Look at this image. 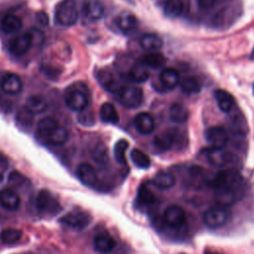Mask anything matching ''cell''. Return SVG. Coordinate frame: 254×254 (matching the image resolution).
Listing matches in <instances>:
<instances>
[{
	"instance_id": "1",
	"label": "cell",
	"mask_w": 254,
	"mask_h": 254,
	"mask_svg": "<svg viewBox=\"0 0 254 254\" xmlns=\"http://www.w3.org/2000/svg\"><path fill=\"white\" fill-rule=\"evenodd\" d=\"M213 196L218 205L229 207L242 199L246 193V183L240 173L234 169L218 172L211 181Z\"/></svg>"
},
{
	"instance_id": "2",
	"label": "cell",
	"mask_w": 254,
	"mask_h": 254,
	"mask_svg": "<svg viewBox=\"0 0 254 254\" xmlns=\"http://www.w3.org/2000/svg\"><path fill=\"white\" fill-rule=\"evenodd\" d=\"M64 99L69 109L83 111L89 103L88 88L83 82H74L65 89Z\"/></svg>"
},
{
	"instance_id": "3",
	"label": "cell",
	"mask_w": 254,
	"mask_h": 254,
	"mask_svg": "<svg viewBox=\"0 0 254 254\" xmlns=\"http://www.w3.org/2000/svg\"><path fill=\"white\" fill-rule=\"evenodd\" d=\"M76 0H62L55 9V22L64 27L74 25L78 19Z\"/></svg>"
},
{
	"instance_id": "4",
	"label": "cell",
	"mask_w": 254,
	"mask_h": 254,
	"mask_svg": "<svg viewBox=\"0 0 254 254\" xmlns=\"http://www.w3.org/2000/svg\"><path fill=\"white\" fill-rule=\"evenodd\" d=\"M204 160L215 168H226L233 165L236 161L234 154L225 151L223 148H208L201 152Z\"/></svg>"
},
{
	"instance_id": "5",
	"label": "cell",
	"mask_w": 254,
	"mask_h": 254,
	"mask_svg": "<svg viewBox=\"0 0 254 254\" xmlns=\"http://www.w3.org/2000/svg\"><path fill=\"white\" fill-rule=\"evenodd\" d=\"M231 213L228 207L215 205L206 209L202 215V221L208 228H219L224 226L230 219Z\"/></svg>"
},
{
	"instance_id": "6",
	"label": "cell",
	"mask_w": 254,
	"mask_h": 254,
	"mask_svg": "<svg viewBox=\"0 0 254 254\" xmlns=\"http://www.w3.org/2000/svg\"><path fill=\"white\" fill-rule=\"evenodd\" d=\"M36 206L41 214L53 216L62 210V205L58 198L49 190H42L36 198Z\"/></svg>"
},
{
	"instance_id": "7",
	"label": "cell",
	"mask_w": 254,
	"mask_h": 254,
	"mask_svg": "<svg viewBox=\"0 0 254 254\" xmlns=\"http://www.w3.org/2000/svg\"><path fill=\"white\" fill-rule=\"evenodd\" d=\"M97 80L100 85L112 93H120L126 86L119 73L110 68H102L97 72Z\"/></svg>"
},
{
	"instance_id": "8",
	"label": "cell",
	"mask_w": 254,
	"mask_h": 254,
	"mask_svg": "<svg viewBox=\"0 0 254 254\" xmlns=\"http://www.w3.org/2000/svg\"><path fill=\"white\" fill-rule=\"evenodd\" d=\"M60 221L71 228L81 230L89 225L91 222V216L86 211L79 209V208H73L70 211L66 212Z\"/></svg>"
},
{
	"instance_id": "9",
	"label": "cell",
	"mask_w": 254,
	"mask_h": 254,
	"mask_svg": "<svg viewBox=\"0 0 254 254\" xmlns=\"http://www.w3.org/2000/svg\"><path fill=\"white\" fill-rule=\"evenodd\" d=\"M163 221L170 228L180 229L187 222L186 211L180 205H170L164 211Z\"/></svg>"
},
{
	"instance_id": "10",
	"label": "cell",
	"mask_w": 254,
	"mask_h": 254,
	"mask_svg": "<svg viewBox=\"0 0 254 254\" xmlns=\"http://www.w3.org/2000/svg\"><path fill=\"white\" fill-rule=\"evenodd\" d=\"M120 102L127 108H137L143 102V90L134 85H126L119 93Z\"/></svg>"
},
{
	"instance_id": "11",
	"label": "cell",
	"mask_w": 254,
	"mask_h": 254,
	"mask_svg": "<svg viewBox=\"0 0 254 254\" xmlns=\"http://www.w3.org/2000/svg\"><path fill=\"white\" fill-rule=\"evenodd\" d=\"M204 138L211 148H224L229 136L225 128L221 126L209 127L204 132Z\"/></svg>"
},
{
	"instance_id": "12",
	"label": "cell",
	"mask_w": 254,
	"mask_h": 254,
	"mask_svg": "<svg viewBox=\"0 0 254 254\" xmlns=\"http://www.w3.org/2000/svg\"><path fill=\"white\" fill-rule=\"evenodd\" d=\"M33 46V39L30 32L21 34L9 43V52L14 56H23Z\"/></svg>"
},
{
	"instance_id": "13",
	"label": "cell",
	"mask_w": 254,
	"mask_h": 254,
	"mask_svg": "<svg viewBox=\"0 0 254 254\" xmlns=\"http://www.w3.org/2000/svg\"><path fill=\"white\" fill-rule=\"evenodd\" d=\"M81 13L86 21L95 22L102 18L104 7L99 0H85L81 8Z\"/></svg>"
},
{
	"instance_id": "14",
	"label": "cell",
	"mask_w": 254,
	"mask_h": 254,
	"mask_svg": "<svg viewBox=\"0 0 254 254\" xmlns=\"http://www.w3.org/2000/svg\"><path fill=\"white\" fill-rule=\"evenodd\" d=\"M1 89L9 95L18 94L23 87V82L20 76L16 73H7L5 74L0 82Z\"/></svg>"
},
{
	"instance_id": "15",
	"label": "cell",
	"mask_w": 254,
	"mask_h": 254,
	"mask_svg": "<svg viewBox=\"0 0 254 254\" xmlns=\"http://www.w3.org/2000/svg\"><path fill=\"white\" fill-rule=\"evenodd\" d=\"M76 175L80 182L87 187H94L98 182L95 169L88 163H81L76 169Z\"/></svg>"
},
{
	"instance_id": "16",
	"label": "cell",
	"mask_w": 254,
	"mask_h": 254,
	"mask_svg": "<svg viewBox=\"0 0 254 254\" xmlns=\"http://www.w3.org/2000/svg\"><path fill=\"white\" fill-rule=\"evenodd\" d=\"M68 131L65 128L58 125L53 130H51L45 137H43L41 141L49 145L59 146L64 145L68 140Z\"/></svg>"
},
{
	"instance_id": "17",
	"label": "cell",
	"mask_w": 254,
	"mask_h": 254,
	"mask_svg": "<svg viewBox=\"0 0 254 254\" xmlns=\"http://www.w3.org/2000/svg\"><path fill=\"white\" fill-rule=\"evenodd\" d=\"M134 126L139 133L147 135L152 133L155 129V121L151 114L147 112H140L134 118Z\"/></svg>"
},
{
	"instance_id": "18",
	"label": "cell",
	"mask_w": 254,
	"mask_h": 254,
	"mask_svg": "<svg viewBox=\"0 0 254 254\" xmlns=\"http://www.w3.org/2000/svg\"><path fill=\"white\" fill-rule=\"evenodd\" d=\"M138 25L136 16L130 12H122L116 18V26L124 34L132 33Z\"/></svg>"
},
{
	"instance_id": "19",
	"label": "cell",
	"mask_w": 254,
	"mask_h": 254,
	"mask_svg": "<svg viewBox=\"0 0 254 254\" xmlns=\"http://www.w3.org/2000/svg\"><path fill=\"white\" fill-rule=\"evenodd\" d=\"M0 204L7 210H16L21 204V199L15 190L3 189L0 191Z\"/></svg>"
},
{
	"instance_id": "20",
	"label": "cell",
	"mask_w": 254,
	"mask_h": 254,
	"mask_svg": "<svg viewBox=\"0 0 254 254\" xmlns=\"http://www.w3.org/2000/svg\"><path fill=\"white\" fill-rule=\"evenodd\" d=\"M93 246L96 251L101 253H107L115 247V240L110 234L102 232L94 237Z\"/></svg>"
},
{
	"instance_id": "21",
	"label": "cell",
	"mask_w": 254,
	"mask_h": 254,
	"mask_svg": "<svg viewBox=\"0 0 254 254\" xmlns=\"http://www.w3.org/2000/svg\"><path fill=\"white\" fill-rule=\"evenodd\" d=\"M153 184L159 190H169L175 186L176 178L170 171H159L153 179Z\"/></svg>"
},
{
	"instance_id": "22",
	"label": "cell",
	"mask_w": 254,
	"mask_h": 254,
	"mask_svg": "<svg viewBox=\"0 0 254 254\" xmlns=\"http://www.w3.org/2000/svg\"><path fill=\"white\" fill-rule=\"evenodd\" d=\"M140 46L146 52H149V53L158 52L163 47V41L158 35L153 33H148L141 37Z\"/></svg>"
},
{
	"instance_id": "23",
	"label": "cell",
	"mask_w": 254,
	"mask_h": 254,
	"mask_svg": "<svg viewBox=\"0 0 254 254\" xmlns=\"http://www.w3.org/2000/svg\"><path fill=\"white\" fill-rule=\"evenodd\" d=\"M214 98L222 112H229L234 105V98L228 91L224 89H215L214 90Z\"/></svg>"
},
{
	"instance_id": "24",
	"label": "cell",
	"mask_w": 254,
	"mask_h": 254,
	"mask_svg": "<svg viewBox=\"0 0 254 254\" xmlns=\"http://www.w3.org/2000/svg\"><path fill=\"white\" fill-rule=\"evenodd\" d=\"M25 107L32 114H39L44 112L47 109L48 103L44 96L40 94H32L26 99Z\"/></svg>"
},
{
	"instance_id": "25",
	"label": "cell",
	"mask_w": 254,
	"mask_h": 254,
	"mask_svg": "<svg viewBox=\"0 0 254 254\" xmlns=\"http://www.w3.org/2000/svg\"><path fill=\"white\" fill-rule=\"evenodd\" d=\"M160 81L167 89L175 88L180 82V73L172 67L164 68L160 74Z\"/></svg>"
},
{
	"instance_id": "26",
	"label": "cell",
	"mask_w": 254,
	"mask_h": 254,
	"mask_svg": "<svg viewBox=\"0 0 254 254\" xmlns=\"http://www.w3.org/2000/svg\"><path fill=\"white\" fill-rule=\"evenodd\" d=\"M129 77L135 82H144L149 78L148 67L141 62H135L128 70Z\"/></svg>"
},
{
	"instance_id": "27",
	"label": "cell",
	"mask_w": 254,
	"mask_h": 254,
	"mask_svg": "<svg viewBox=\"0 0 254 254\" xmlns=\"http://www.w3.org/2000/svg\"><path fill=\"white\" fill-rule=\"evenodd\" d=\"M22 20L13 14H8L4 16L1 20V30L6 34H13L18 32L22 28Z\"/></svg>"
},
{
	"instance_id": "28",
	"label": "cell",
	"mask_w": 254,
	"mask_h": 254,
	"mask_svg": "<svg viewBox=\"0 0 254 254\" xmlns=\"http://www.w3.org/2000/svg\"><path fill=\"white\" fill-rule=\"evenodd\" d=\"M100 119L105 123L116 124L119 121V115L115 106L110 102H105L100 106L99 110Z\"/></svg>"
},
{
	"instance_id": "29",
	"label": "cell",
	"mask_w": 254,
	"mask_h": 254,
	"mask_svg": "<svg viewBox=\"0 0 254 254\" xmlns=\"http://www.w3.org/2000/svg\"><path fill=\"white\" fill-rule=\"evenodd\" d=\"M170 119L176 123H185L189 118V110L182 103H173L169 110Z\"/></svg>"
},
{
	"instance_id": "30",
	"label": "cell",
	"mask_w": 254,
	"mask_h": 254,
	"mask_svg": "<svg viewBox=\"0 0 254 254\" xmlns=\"http://www.w3.org/2000/svg\"><path fill=\"white\" fill-rule=\"evenodd\" d=\"M174 144V136L170 132H161L154 137V147L162 152L168 151Z\"/></svg>"
},
{
	"instance_id": "31",
	"label": "cell",
	"mask_w": 254,
	"mask_h": 254,
	"mask_svg": "<svg viewBox=\"0 0 254 254\" xmlns=\"http://www.w3.org/2000/svg\"><path fill=\"white\" fill-rule=\"evenodd\" d=\"M90 155L93 161L99 165H105L109 160L108 149L102 142H98L93 145V147L90 150Z\"/></svg>"
},
{
	"instance_id": "32",
	"label": "cell",
	"mask_w": 254,
	"mask_h": 254,
	"mask_svg": "<svg viewBox=\"0 0 254 254\" xmlns=\"http://www.w3.org/2000/svg\"><path fill=\"white\" fill-rule=\"evenodd\" d=\"M180 87L183 90V92L187 94H194L198 93L201 89V85L199 81L192 76H186L182 79H180Z\"/></svg>"
},
{
	"instance_id": "33",
	"label": "cell",
	"mask_w": 254,
	"mask_h": 254,
	"mask_svg": "<svg viewBox=\"0 0 254 254\" xmlns=\"http://www.w3.org/2000/svg\"><path fill=\"white\" fill-rule=\"evenodd\" d=\"M188 175H189L190 182L192 188L199 189L205 183L204 171L199 166H191L189 169Z\"/></svg>"
},
{
	"instance_id": "34",
	"label": "cell",
	"mask_w": 254,
	"mask_h": 254,
	"mask_svg": "<svg viewBox=\"0 0 254 254\" xmlns=\"http://www.w3.org/2000/svg\"><path fill=\"white\" fill-rule=\"evenodd\" d=\"M141 62L147 66L151 68H159L164 65L166 63L165 57L158 53V52H153V53H148L145 56H143Z\"/></svg>"
},
{
	"instance_id": "35",
	"label": "cell",
	"mask_w": 254,
	"mask_h": 254,
	"mask_svg": "<svg viewBox=\"0 0 254 254\" xmlns=\"http://www.w3.org/2000/svg\"><path fill=\"white\" fill-rule=\"evenodd\" d=\"M130 157L134 165L140 169H148L151 165V160L149 156L139 149H133L131 151Z\"/></svg>"
},
{
	"instance_id": "36",
	"label": "cell",
	"mask_w": 254,
	"mask_h": 254,
	"mask_svg": "<svg viewBox=\"0 0 254 254\" xmlns=\"http://www.w3.org/2000/svg\"><path fill=\"white\" fill-rule=\"evenodd\" d=\"M22 237V232L16 228H6L0 233V241L4 244H15Z\"/></svg>"
},
{
	"instance_id": "37",
	"label": "cell",
	"mask_w": 254,
	"mask_h": 254,
	"mask_svg": "<svg viewBox=\"0 0 254 254\" xmlns=\"http://www.w3.org/2000/svg\"><path fill=\"white\" fill-rule=\"evenodd\" d=\"M129 147V143L125 139L118 140L114 145V158L117 163L123 165L126 163V151Z\"/></svg>"
},
{
	"instance_id": "38",
	"label": "cell",
	"mask_w": 254,
	"mask_h": 254,
	"mask_svg": "<svg viewBox=\"0 0 254 254\" xmlns=\"http://www.w3.org/2000/svg\"><path fill=\"white\" fill-rule=\"evenodd\" d=\"M184 11L183 0H167L165 4V13L169 17H179Z\"/></svg>"
},
{
	"instance_id": "39",
	"label": "cell",
	"mask_w": 254,
	"mask_h": 254,
	"mask_svg": "<svg viewBox=\"0 0 254 254\" xmlns=\"http://www.w3.org/2000/svg\"><path fill=\"white\" fill-rule=\"evenodd\" d=\"M137 200L141 205H151L155 202L156 196L154 193L151 191L150 189H148L146 186H141L138 190V194H137Z\"/></svg>"
},
{
	"instance_id": "40",
	"label": "cell",
	"mask_w": 254,
	"mask_h": 254,
	"mask_svg": "<svg viewBox=\"0 0 254 254\" xmlns=\"http://www.w3.org/2000/svg\"><path fill=\"white\" fill-rule=\"evenodd\" d=\"M33 118H34V114H32L26 107H23L18 111L16 116V121L20 127L28 128L33 123Z\"/></svg>"
},
{
	"instance_id": "41",
	"label": "cell",
	"mask_w": 254,
	"mask_h": 254,
	"mask_svg": "<svg viewBox=\"0 0 254 254\" xmlns=\"http://www.w3.org/2000/svg\"><path fill=\"white\" fill-rule=\"evenodd\" d=\"M9 182H10V184H12L13 186H16V187H23V186L29 184L28 179L25 176H23L21 173L16 172V171H14L10 174Z\"/></svg>"
},
{
	"instance_id": "42",
	"label": "cell",
	"mask_w": 254,
	"mask_h": 254,
	"mask_svg": "<svg viewBox=\"0 0 254 254\" xmlns=\"http://www.w3.org/2000/svg\"><path fill=\"white\" fill-rule=\"evenodd\" d=\"M36 22L42 28L47 27L49 25V16H48V14L44 11L38 12L36 14Z\"/></svg>"
},
{
	"instance_id": "43",
	"label": "cell",
	"mask_w": 254,
	"mask_h": 254,
	"mask_svg": "<svg viewBox=\"0 0 254 254\" xmlns=\"http://www.w3.org/2000/svg\"><path fill=\"white\" fill-rule=\"evenodd\" d=\"M32 39H33V44L35 45H42V42L44 40V34L42 31L38 29H34L33 31L30 32Z\"/></svg>"
},
{
	"instance_id": "44",
	"label": "cell",
	"mask_w": 254,
	"mask_h": 254,
	"mask_svg": "<svg viewBox=\"0 0 254 254\" xmlns=\"http://www.w3.org/2000/svg\"><path fill=\"white\" fill-rule=\"evenodd\" d=\"M196 2L201 10H208L214 5L215 0H196Z\"/></svg>"
},
{
	"instance_id": "45",
	"label": "cell",
	"mask_w": 254,
	"mask_h": 254,
	"mask_svg": "<svg viewBox=\"0 0 254 254\" xmlns=\"http://www.w3.org/2000/svg\"><path fill=\"white\" fill-rule=\"evenodd\" d=\"M204 254H219V253L213 252V251H211V250H206V251H204Z\"/></svg>"
},
{
	"instance_id": "46",
	"label": "cell",
	"mask_w": 254,
	"mask_h": 254,
	"mask_svg": "<svg viewBox=\"0 0 254 254\" xmlns=\"http://www.w3.org/2000/svg\"><path fill=\"white\" fill-rule=\"evenodd\" d=\"M250 59L254 61V48H253V51H252V53H251V55H250Z\"/></svg>"
},
{
	"instance_id": "47",
	"label": "cell",
	"mask_w": 254,
	"mask_h": 254,
	"mask_svg": "<svg viewBox=\"0 0 254 254\" xmlns=\"http://www.w3.org/2000/svg\"><path fill=\"white\" fill-rule=\"evenodd\" d=\"M2 180H3V175L0 173V183L2 182Z\"/></svg>"
},
{
	"instance_id": "48",
	"label": "cell",
	"mask_w": 254,
	"mask_h": 254,
	"mask_svg": "<svg viewBox=\"0 0 254 254\" xmlns=\"http://www.w3.org/2000/svg\"><path fill=\"white\" fill-rule=\"evenodd\" d=\"M23 254H30V253H23Z\"/></svg>"
},
{
	"instance_id": "49",
	"label": "cell",
	"mask_w": 254,
	"mask_h": 254,
	"mask_svg": "<svg viewBox=\"0 0 254 254\" xmlns=\"http://www.w3.org/2000/svg\"><path fill=\"white\" fill-rule=\"evenodd\" d=\"M253 91H254V85H253Z\"/></svg>"
}]
</instances>
